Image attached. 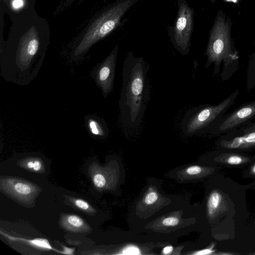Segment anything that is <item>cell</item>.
Segmentation results:
<instances>
[{
    "label": "cell",
    "mask_w": 255,
    "mask_h": 255,
    "mask_svg": "<svg viewBox=\"0 0 255 255\" xmlns=\"http://www.w3.org/2000/svg\"><path fill=\"white\" fill-rule=\"evenodd\" d=\"M49 44L36 24L22 34H11L0 52V75L5 81L25 86L37 76Z\"/></svg>",
    "instance_id": "1"
},
{
    "label": "cell",
    "mask_w": 255,
    "mask_h": 255,
    "mask_svg": "<svg viewBox=\"0 0 255 255\" xmlns=\"http://www.w3.org/2000/svg\"><path fill=\"white\" fill-rule=\"evenodd\" d=\"M148 70L142 57L132 52L127 54L123 65L119 109L122 122L128 128L138 127L146 111L149 100Z\"/></svg>",
    "instance_id": "2"
},
{
    "label": "cell",
    "mask_w": 255,
    "mask_h": 255,
    "mask_svg": "<svg viewBox=\"0 0 255 255\" xmlns=\"http://www.w3.org/2000/svg\"><path fill=\"white\" fill-rule=\"evenodd\" d=\"M231 20L220 9L211 28L204 55L207 57L205 68L213 65V76L218 74L222 65L221 80L229 79L239 66L240 56L231 37Z\"/></svg>",
    "instance_id": "3"
},
{
    "label": "cell",
    "mask_w": 255,
    "mask_h": 255,
    "mask_svg": "<svg viewBox=\"0 0 255 255\" xmlns=\"http://www.w3.org/2000/svg\"><path fill=\"white\" fill-rule=\"evenodd\" d=\"M138 0H117L99 12L73 41L70 59L74 61L82 59L95 44L119 25L126 13Z\"/></svg>",
    "instance_id": "4"
},
{
    "label": "cell",
    "mask_w": 255,
    "mask_h": 255,
    "mask_svg": "<svg viewBox=\"0 0 255 255\" xmlns=\"http://www.w3.org/2000/svg\"><path fill=\"white\" fill-rule=\"evenodd\" d=\"M220 177V187L212 190L209 195L207 209L209 218L221 220V223H224L237 215L239 203L246 202V189L222 174Z\"/></svg>",
    "instance_id": "5"
},
{
    "label": "cell",
    "mask_w": 255,
    "mask_h": 255,
    "mask_svg": "<svg viewBox=\"0 0 255 255\" xmlns=\"http://www.w3.org/2000/svg\"><path fill=\"white\" fill-rule=\"evenodd\" d=\"M239 95L237 89L217 104L201 105L189 110L181 121L182 131L186 135L208 132L235 103Z\"/></svg>",
    "instance_id": "6"
},
{
    "label": "cell",
    "mask_w": 255,
    "mask_h": 255,
    "mask_svg": "<svg viewBox=\"0 0 255 255\" xmlns=\"http://www.w3.org/2000/svg\"><path fill=\"white\" fill-rule=\"evenodd\" d=\"M177 5L176 20L173 26L169 28V35L174 48L186 55L189 53L191 46L194 11L186 0H177Z\"/></svg>",
    "instance_id": "7"
},
{
    "label": "cell",
    "mask_w": 255,
    "mask_h": 255,
    "mask_svg": "<svg viewBox=\"0 0 255 255\" xmlns=\"http://www.w3.org/2000/svg\"><path fill=\"white\" fill-rule=\"evenodd\" d=\"M254 118L255 100L245 103L230 113L223 115L208 132L214 135H221L244 125Z\"/></svg>",
    "instance_id": "8"
},
{
    "label": "cell",
    "mask_w": 255,
    "mask_h": 255,
    "mask_svg": "<svg viewBox=\"0 0 255 255\" xmlns=\"http://www.w3.org/2000/svg\"><path fill=\"white\" fill-rule=\"evenodd\" d=\"M118 50L119 46L116 45L109 55L102 62L97 63L90 72L91 77L101 89L105 99L108 98L114 89Z\"/></svg>",
    "instance_id": "9"
},
{
    "label": "cell",
    "mask_w": 255,
    "mask_h": 255,
    "mask_svg": "<svg viewBox=\"0 0 255 255\" xmlns=\"http://www.w3.org/2000/svg\"><path fill=\"white\" fill-rule=\"evenodd\" d=\"M216 145L218 149L244 152L255 151V129L241 126L221 135Z\"/></svg>",
    "instance_id": "10"
},
{
    "label": "cell",
    "mask_w": 255,
    "mask_h": 255,
    "mask_svg": "<svg viewBox=\"0 0 255 255\" xmlns=\"http://www.w3.org/2000/svg\"><path fill=\"white\" fill-rule=\"evenodd\" d=\"M1 191L22 203H31L39 192V187L27 181L13 177L0 178Z\"/></svg>",
    "instance_id": "11"
},
{
    "label": "cell",
    "mask_w": 255,
    "mask_h": 255,
    "mask_svg": "<svg viewBox=\"0 0 255 255\" xmlns=\"http://www.w3.org/2000/svg\"><path fill=\"white\" fill-rule=\"evenodd\" d=\"M211 156L214 164L229 168H244L255 160V155L223 149L212 152Z\"/></svg>",
    "instance_id": "12"
},
{
    "label": "cell",
    "mask_w": 255,
    "mask_h": 255,
    "mask_svg": "<svg viewBox=\"0 0 255 255\" xmlns=\"http://www.w3.org/2000/svg\"><path fill=\"white\" fill-rule=\"evenodd\" d=\"M60 226L65 230L72 233L88 232L91 231L89 225L80 217L73 214H64L61 216Z\"/></svg>",
    "instance_id": "13"
},
{
    "label": "cell",
    "mask_w": 255,
    "mask_h": 255,
    "mask_svg": "<svg viewBox=\"0 0 255 255\" xmlns=\"http://www.w3.org/2000/svg\"><path fill=\"white\" fill-rule=\"evenodd\" d=\"M85 127L89 133L94 136L105 137L109 130L106 121L95 115H87L84 118Z\"/></svg>",
    "instance_id": "14"
},
{
    "label": "cell",
    "mask_w": 255,
    "mask_h": 255,
    "mask_svg": "<svg viewBox=\"0 0 255 255\" xmlns=\"http://www.w3.org/2000/svg\"><path fill=\"white\" fill-rule=\"evenodd\" d=\"M0 234L10 240L20 242L27 244L33 247L44 250H52L59 253L62 254V251L54 249L50 245L48 240L44 238H35L33 239H26L22 238L15 237L3 233L1 231Z\"/></svg>",
    "instance_id": "15"
},
{
    "label": "cell",
    "mask_w": 255,
    "mask_h": 255,
    "mask_svg": "<svg viewBox=\"0 0 255 255\" xmlns=\"http://www.w3.org/2000/svg\"><path fill=\"white\" fill-rule=\"evenodd\" d=\"M20 161L19 166L29 171L43 172L44 170L42 160L39 158L28 157L22 159Z\"/></svg>",
    "instance_id": "16"
},
{
    "label": "cell",
    "mask_w": 255,
    "mask_h": 255,
    "mask_svg": "<svg viewBox=\"0 0 255 255\" xmlns=\"http://www.w3.org/2000/svg\"><path fill=\"white\" fill-rule=\"evenodd\" d=\"M7 3L8 8L11 12L23 14V12H28L29 3L28 0H3Z\"/></svg>",
    "instance_id": "17"
},
{
    "label": "cell",
    "mask_w": 255,
    "mask_h": 255,
    "mask_svg": "<svg viewBox=\"0 0 255 255\" xmlns=\"http://www.w3.org/2000/svg\"><path fill=\"white\" fill-rule=\"evenodd\" d=\"M255 87V50L253 53L248 64L246 88L248 91L252 90Z\"/></svg>",
    "instance_id": "18"
},
{
    "label": "cell",
    "mask_w": 255,
    "mask_h": 255,
    "mask_svg": "<svg viewBox=\"0 0 255 255\" xmlns=\"http://www.w3.org/2000/svg\"><path fill=\"white\" fill-rule=\"evenodd\" d=\"M69 200L75 207L87 214H93L96 211L92 206L84 200L73 197H70Z\"/></svg>",
    "instance_id": "19"
},
{
    "label": "cell",
    "mask_w": 255,
    "mask_h": 255,
    "mask_svg": "<svg viewBox=\"0 0 255 255\" xmlns=\"http://www.w3.org/2000/svg\"><path fill=\"white\" fill-rule=\"evenodd\" d=\"M242 176L244 178L255 180V160L244 168Z\"/></svg>",
    "instance_id": "20"
},
{
    "label": "cell",
    "mask_w": 255,
    "mask_h": 255,
    "mask_svg": "<svg viewBox=\"0 0 255 255\" xmlns=\"http://www.w3.org/2000/svg\"><path fill=\"white\" fill-rule=\"evenodd\" d=\"M93 181L97 188L104 187L106 184V179L101 174H96L93 177Z\"/></svg>",
    "instance_id": "21"
},
{
    "label": "cell",
    "mask_w": 255,
    "mask_h": 255,
    "mask_svg": "<svg viewBox=\"0 0 255 255\" xmlns=\"http://www.w3.org/2000/svg\"><path fill=\"white\" fill-rule=\"evenodd\" d=\"M203 169L201 166L194 165L188 167L186 169V172L190 175H197L203 173Z\"/></svg>",
    "instance_id": "22"
},
{
    "label": "cell",
    "mask_w": 255,
    "mask_h": 255,
    "mask_svg": "<svg viewBox=\"0 0 255 255\" xmlns=\"http://www.w3.org/2000/svg\"><path fill=\"white\" fill-rule=\"evenodd\" d=\"M157 199V194L155 192H151L146 195L144 201L146 204L150 205L155 202Z\"/></svg>",
    "instance_id": "23"
},
{
    "label": "cell",
    "mask_w": 255,
    "mask_h": 255,
    "mask_svg": "<svg viewBox=\"0 0 255 255\" xmlns=\"http://www.w3.org/2000/svg\"><path fill=\"white\" fill-rule=\"evenodd\" d=\"M179 220L174 217H168L164 219L162 223L164 225L166 226H174L178 224Z\"/></svg>",
    "instance_id": "24"
},
{
    "label": "cell",
    "mask_w": 255,
    "mask_h": 255,
    "mask_svg": "<svg viewBox=\"0 0 255 255\" xmlns=\"http://www.w3.org/2000/svg\"><path fill=\"white\" fill-rule=\"evenodd\" d=\"M123 254L138 255L140 254L139 249L134 246H130L125 248L123 251Z\"/></svg>",
    "instance_id": "25"
},
{
    "label": "cell",
    "mask_w": 255,
    "mask_h": 255,
    "mask_svg": "<svg viewBox=\"0 0 255 255\" xmlns=\"http://www.w3.org/2000/svg\"><path fill=\"white\" fill-rule=\"evenodd\" d=\"M213 247H211L209 249H206L202 250L201 251H198V252L194 253V254L195 255H209V254H213V253L215 252L214 250H213Z\"/></svg>",
    "instance_id": "26"
},
{
    "label": "cell",
    "mask_w": 255,
    "mask_h": 255,
    "mask_svg": "<svg viewBox=\"0 0 255 255\" xmlns=\"http://www.w3.org/2000/svg\"><path fill=\"white\" fill-rule=\"evenodd\" d=\"M74 251L75 249L74 248L63 246V251H62V254L65 255H73Z\"/></svg>",
    "instance_id": "27"
},
{
    "label": "cell",
    "mask_w": 255,
    "mask_h": 255,
    "mask_svg": "<svg viewBox=\"0 0 255 255\" xmlns=\"http://www.w3.org/2000/svg\"><path fill=\"white\" fill-rule=\"evenodd\" d=\"M242 126L247 128L255 129V122L252 123L251 121Z\"/></svg>",
    "instance_id": "28"
},
{
    "label": "cell",
    "mask_w": 255,
    "mask_h": 255,
    "mask_svg": "<svg viewBox=\"0 0 255 255\" xmlns=\"http://www.w3.org/2000/svg\"><path fill=\"white\" fill-rule=\"evenodd\" d=\"M173 250V247L172 246H167L165 247L162 250V253L163 254L167 255L170 254Z\"/></svg>",
    "instance_id": "29"
},
{
    "label": "cell",
    "mask_w": 255,
    "mask_h": 255,
    "mask_svg": "<svg viewBox=\"0 0 255 255\" xmlns=\"http://www.w3.org/2000/svg\"><path fill=\"white\" fill-rule=\"evenodd\" d=\"M244 187L247 189H255V180L248 185H244Z\"/></svg>",
    "instance_id": "30"
},
{
    "label": "cell",
    "mask_w": 255,
    "mask_h": 255,
    "mask_svg": "<svg viewBox=\"0 0 255 255\" xmlns=\"http://www.w3.org/2000/svg\"><path fill=\"white\" fill-rule=\"evenodd\" d=\"M75 0H65V1L62 4L65 6H69L71 3H72Z\"/></svg>",
    "instance_id": "31"
},
{
    "label": "cell",
    "mask_w": 255,
    "mask_h": 255,
    "mask_svg": "<svg viewBox=\"0 0 255 255\" xmlns=\"http://www.w3.org/2000/svg\"><path fill=\"white\" fill-rule=\"evenodd\" d=\"M85 0H81L79 1V2H83V1H85Z\"/></svg>",
    "instance_id": "32"
}]
</instances>
